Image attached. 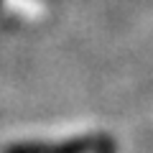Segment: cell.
<instances>
[{
  "mask_svg": "<svg viewBox=\"0 0 153 153\" xmlns=\"http://www.w3.org/2000/svg\"><path fill=\"white\" fill-rule=\"evenodd\" d=\"M107 148L105 138H82L71 140L66 146H13L5 153H89V151H102Z\"/></svg>",
  "mask_w": 153,
  "mask_h": 153,
  "instance_id": "obj_1",
  "label": "cell"
}]
</instances>
